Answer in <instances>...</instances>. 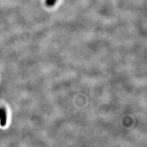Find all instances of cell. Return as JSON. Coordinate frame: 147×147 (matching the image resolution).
Instances as JSON below:
<instances>
[{
    "label": "cell",
    "mask_w": 147,
    "mask_h": 147,
    "mask_svg": "<svg viewBox=\"0 0 147 147\" xmlns=\"http://www.w3.org/2000/svg\"><path fill=\"white\" fill-rule=\"evenodd\" d=\"M56 1H57V0H47L46 1V3H47V6L51 7V6H53L55 4Z\"/></svg>",
    "instance_id": "6da1fadb"
}]
</instances>
